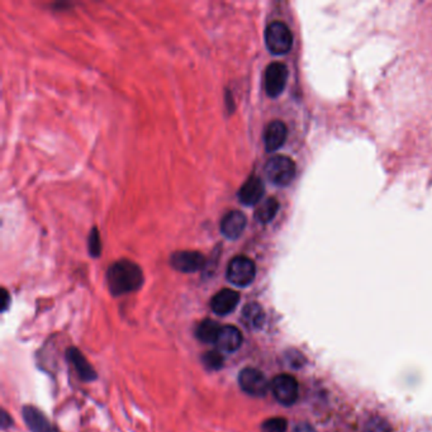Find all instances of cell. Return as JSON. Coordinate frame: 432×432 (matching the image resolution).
I'll use <instances>...</instances> for the list:
<instances>
[{"label": "cell", "instance_id": "12", "mask_svg": "<svg viewBox=\"0 0 432 432\" xmlns=\"http://www.w3.org/2000/svg\"><path fill=\"white\" fill-rule=\"evenodd\" d=\"M288 136V128L282 121H272L266 126L264 132V143L268 152H274L284 145Z\"/></svg>", "mask_w": 432, "mask_h": 432}, {"label": "cell", "instance_id": "1", "mask_svg": "<svg viewBox=\"0 0 432 432\" xmlns=\"http://www.w3.org/2000/svg\"><path fill=\"white\" fill-rule=\"evenodd\" d=\"M107 282L113 296H122L138 289L143 283L141 268L130 260H119L109 266Z\"/></svg>", "mask_w": 432, "mask_h": 432}, {"label": "cell", "instance_id": "23", "mask_svg": "<svg viewBox=\"0 0 432 432\" xmlns=\"http://www.w3.org/2000/svg\"><path fill=\"white\" fill-rule=\"evenodd\" d=\"M1 296H3V301H1V311H6L8 308V303H9V294L6 289L1 290Z\"/></svg>", "mask_w": 432, "mask_h": 432}, {"label": "cell", "instance_id": "20", "mask_svg": "<svg viewBox=\"0 0 432 432\" xmlns=\"http://www.w3.org/2000/svg\"><path fill=\"white\" fill-rule=\"evenodd\" d=\"M288 428V424L285 419L282 417H275V419H270V420L265 421L261 426V431L263 432H287Z\"/></svg>", "mask_w": 432, "mask_h": 432}, {"label": "cell", "instance_id": "8", "mask_svg": "<svg viewBox=\"0 0 432 432\" xmlns=\"http://www.w3.org/2000/svg\"><path fill=\"white\" fill-rule=\"evenodd\" d=\"M204 256L198 251H178L170 258V264L180 272H196L204 266Z\"/></svg>", "mask_w": 432, "mask_h": 432}, {"label": "cell", "instance_id": "2", "mask_svg": "<svg viewBox=\"0 0 432 432\" xmlns=\"http://www.w3.org/2000/svg\"><path fill=\"white\" fill-rule=\"evenodd\" d=\"M264 173L272 184L279 186H289L296 176V164L288 156L275 155L266 162Z\"/></svg>", "mask_w": 432, "mask_h": 432}, {"label": "cell", "instance_id": "3", "mask_svg": "<svg viewBox=\"0 0 432 432\" xmlns=\"http://www.w3.org/2000/svg\"><path fill=\"white\" fill-rule=\"evenodd\" d=\"M265 44L272 55H285L293 46V35L283 22H272L266 27Z\"/></svg>", "mask_w": 432, "mask_h": 432}, {"label": "cell", "instance_id": "24", "mask_svg": "<svg viewBox=\"0 0 432 432\" xmlns=\"http://www.w3.org/2000/svg\"><path fill=\"white\" fill-rule=\"evenodd\" d=\"M9 421H12L11 420V417L6 414V411H3V414H1V427H3V428H6L8 425L12 424V422H9Z\"/></svg>", "mask_w": 432, "mask_h": 432}, {"label": "cell", "instance_id": "5", "mask_svg": "<svg viewBox=\"0 0 432 432\" xmlns=\"http://www.w3.org/2000/svg\"><path fill=\"white\" fill-rule=\"evenodd\" d=\"M270 387L275 400L284 406H292L298 400L299 388L296 379L292 376L280 374L272 379Z\"/></svg>", "mask_w": 432, "mask_h": 432}, {"label": "cell", "instance_id": "16", "mask_svg": "<svg viewBox=\"0 0 432 432\" xmlns=\"http://www.w3.org/2000/svg\"><path fill=\"white\" fill-rule=\"evenodd\" d=\"M265 320L264 311L258 303H248L242 311V322L250 330H258L263 326Z\"/></svg>", "mask_w": 432, "mask_h": 432}, {"label": "cell", "instance_id": "6", "mask_svg": "<svg viewBox=\"0 0 432 432\" xmlns=\"http://www.w3.org/2000/svg\"><path fill=\"white\" fill-rule=\"evenodd\" d=\"M241 389L253 397H264L269 390V383L265 376L253 368H246L239 376Z\"/></svg>", "mask_w": 432, "mask_h": 432}, {"label": "cell", "instance_id": "18", "mask_svg": "<svg viewBox=\"0 0 432 432\" xmlns=\"http://www.w3.org/2000/svg\"><path fill=\"white\" fill-rule=\"evenodd\" d=\"M279 210V202L275 198H268L263 203L260 204L258 210L255 212L256 220L261 223H268L277 216Z\"/></svg>", "mask_w": 432, "mask_h": 432}, {"label": "cell", "instance_id": "21", "mask_svg": "<svg viewBox=\"0 0 432 432\" xmlns=\"http://www.w3.org/2000/svg\"><path fill=\"white\" fill-rule=\"evenodd\" d=\"M88 247H89V253L93 258H98L99 255H100V251H102V241H100V236H99L97 227H94L90 231L89 241H88Z\"/></svg>", "mask_w": 432, "mask_h": 432}, {"label": "cell", "instance_id": "17", "mask_svg": "<svg viewBox=\"0 0 432 432\" xmlns=\"http://www.w3.org/2000/svg\"><path fill=\"white\" fill-rule=\"evenodd\" d=\"M222 326L213 320H204L197 328V337L204 344H216Z\"/></svg>", "mask_w": 432, "mask_h": 432}, {"label": "cell", "instance_id": "15", "mask_svg": "<svg viewBox=\"0 0 432 432\" xmlns=\"http://www.w3.org/2000/svg\"><path fill=\"white\" fill-rule=\"evenodd\" d=\"M68 361L74 365L75 371H78L79 377L85 382H92L97 378V373L93 366L88 363L85 356L78 349L71 347L68 350Z\"/></svg>", "mask_w": 432, "mask_h": 432}, {"label": "cell", "instance_id": "11", "mask_svg": "<svg viewBox=\"0 0 432 432\" xmlns=\"http://www.w3.org/2000/svg\"><path fill=\"white\" fill-rule=\"evenodd\" d=\"M265 192V186L263 180L259 176H250L248 179L242 184L239 191V199L245 205H255L259 203L261 198Z\"/></svg>", "mask_w": 432, "mask_h": 432}, {"label": "cell", "instance_id": "7", "mask_svg": "<svg viewBox=\"0 0 432 432\" xmlns=\"http://www.w3.org/2000/svg\"><path fill=\"white\" fill-rule=\"evenodd\" d=\"M287 80H288V68L282 62H272L266 68V94L272 98H277L284 92Z\"/></svg>", "mask_w": 432, "mask_h": 432}, {"label": "cell", "instance_id": "10", "mask_svg": "<svg viewBox=\"0 0 432 432\" xmlns=\"http://www.w3.org/2000/svg\"><path fill=\"white\" fill-rule=\"evenodd\" d=\"M246 216L240 210H232L223 217L221 221V232L229 240L239 239L246 229Z\"/></svg>", "mask_w": 432, "mask_h": 432}, {"label": "cell", "instance_id": "19", "mask_svg": "<svg viewBox=\"0 0 432 432\" xmlns=\"http://www.w3.org/2000/svg\"><path fill=\"white\" fill-rule=\"evenodd\" d=\"M203 363L210 371H218L223 365V356L221 352H208L204 354Z\"/></svg>", "mask_w": 432, "mask_h": 432}, {"label": "cell", "instance_id": "22", "mask_svg": "<svg viewBox=\"0 0 432 432\" xmlns=\"http://www.w3.org/2000/svg\"><path fill=\"white\" fill-rule=\"evenodd\" d=\"M364 432H392V428L387 424V421L374 417L366 422Z\"/></svg>", "mask_w": 432, "mask_h": 432}, {"label": "cell", "instance_id": "4", "mask_svg": "<svg viewBox=\"0 0 432 432\" xmlns=\"http://www.w3.org/2000/svg\"><path fill=\"white\" fill-rule=\"evenodd\" d=\"M256 275V266L246 256H236L229 261L227 268V279L236 287H247L251 284Z\"/></svg>", "mask_w": 432, "mask_h": 432}, {"label": "cell", "instance_id": "14", "mask_svg": "<svg viewBox=\"0 0 432 432\" xmlns=\"http://www.w3.org/2000/svg\"><path fill=\"white\" fill-rule=\"evenodd\" d=\"M242 335L240 330L234 326H223L217 339V349L221 352H234L240 349Z\"/></svg>", "mask_w": 432, "mask_h": 432}, {"label": "cell", "instance_id": "13", "mask_svg": "<svg viewBox=\"0 0 432 432\" xmlns=\"http://www.w3.org/2000/svg\"><path fill=\"white\" fill-rule=\"evenodd\" d=\"M23 419L25 425L32 432H60L46 419V416L41 411L32 406H25L23 408Z\"/></svg>", "mask_w": 432, "mask_h": 432}, {"label": "cell", "instance_id": "9", "mask_svg": "<svg viewBox=\"0 0 432 432\" xmlns=\"http://www.w3.org/2000/svg\"><path fill=\"white\" fill-rule=\"evenodd\" d=\"M240 302V294L234 289H222L210 301V308L218 316L229 315Z\"/></svg>", "mask_w": 432, "mask_h": 432}, {"label": "cell", "instance_id": "25", "mask_svg": "<svg viewBox=\"0 0 432 432\" xmlns=\"http://www.w3.org/2000/svg\"><path fill=\"white\" fill-rule=\"evenodd\" d=\"M296 432H313V430L308 425H301L296 427Z\"/></svg>", "mask_w": 432, "mask_h": 432}]
</instances>
